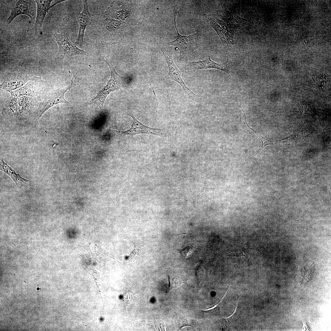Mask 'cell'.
Returning <instances> with one entry per match:
<instances>
[{"instance_id": "3", "label": "cell", "mask_w": 331, "mask_h": 331, "mask_svg": "<svg viewBox=\"0 0 331 331\" xmlns=\"http://www.w3.org/2000/svg\"><path fill=\"white\" fill-rule=\"evenodd\" d=\"M70 84L63 88H58L53 90L48 93L38 105L36 112V117L39 119L48 109L59 103H68L65 99L66 92L76 85V80L74 75H71Z\"/></svg>"}, {"instance_id": "17", "label": "cell", "mask_w": 331, "mask_h": 331, "mask_svg": "<svg viewBox=\"0 0 331 331\" xmlns=\"http://www.w3.org/2000/svg\"><path fill=\"white\" fill-rule=\"evenodd\" d=\"M104 19L105 25L106 29L110 32H115L120 28L121 22L106 15Z\"/></svg>"}, {"instance_id": "12", "label": "cell", "mask_w": 331, "mask_h": 331, "mask_svg": "<svg viewBox=\"0 0 331 331\" xmlns=\"http://www.w3.org/2000/svg\"><path fill=\"white\" fill-rule=\"evenodd\" d=\"M33 77L20 74L9 75L1 84V88L10 92L25 85Z\"/></svg>"}, {"instance_id": "8", "label": "cell", "mask_w": 331, "mask_h": 331, "mask_svg": "<svg viewBox=\"0 0 331 331\" xmlns=\"http://www.w3.org/2000/svg\"><path fill=\"white\" fill-rule=\"evenodd\" d=\"M46 83L40 78L33 76L24 86L10 93L11 96L16 97L36 96L41 91Z\"/></svg>"}, {"instance_id": "4", "label": "cell", "mask_w": 331, "mask_h": 331, "mask_svg": "<svg viewBox=\"0 0 331 331\" xmlns=\"http://www.w3.org/2000/svg\"><path fill=\"white\" fill-rule=\"evenodd\" d=\"M125 114L130 116L133 119V122L131 127L125 131L109 129V130L115 135L122 138H128L132 137L136 135L144 134L156 135L163 138L164 129L153 128L144 125L139 121L132 113Z\"/></svg>"}, {"instance_id": "2", "label": "cell", "mask_w": 331, "mask_h": 331, "mask_svg": "<svg viewBox=\"0 0 331 331\" xmlns=\"http://www.w3.org/2000/svg\"><path fill=\"white\" fill-rule=\"evenodd\" d=\"M103 60L108 65L111 71V77L107 84L97 94L90 102L98 106L101 109L103 107L105 99L109 94L123 86L125 84L124 77L119 75L116 72L112 62L108 59Z\"/></svg>"}, {"instance_id": "1", "label": "cell", "mask_w": 331, "mask_h": 331, "mask_svg": "<svg viewBox=\"0 0 331 331\" xmlns=\"http://www.w3.org/2000/svg\"><path fill=\"white\" fill-rule=\"evenodd\" d=\"M173 7L174 12V21L177 36L175 40L166 43V44L178 48L180 51L179 55L181 57H186L191 54L198 47L199 33L198 31H196L194 33L188 36L181 35L176 25V20L178 8L176 6Z\"/></svg>"}, {"instance_id": "5", "label": "cell", "mask_w": 331, "mask_h": 331, "mask_svg": "<svg viewBox=\"0 0 331 331\" xmlns=\"http://www.w3.org/2000/svg\"><path fill=\"white\" fill-rule=\"evenodd\" d=\"M54 36L59 46L57 57L60 59L76 55H84L88 57L92 55L90 52L84 51L78 48L71 42L65 34H55Z\"/></svg>"}, {"instance_id": "14", "label": "cell", "mask_w": 331, "mask_h": 331, "mask_svg": "<svg viewBox=\"0 0 331 331\" xmlns=\"http://www.w3.org/2000/svg\"><path fill=\"white\" fill-rule=\"evenodd\" d=\"M0 170L10 177L18 188H24L31 183L30 181L22 177L19 174L17 173L1 158H0Z\"/></svg>"}, {"instance_id": "7", "label": "cell", "mask_w": 331, "mask_h": 331, "mask_svg": "<svg viewBox=\"0 0 331 331\" xmlns=\"http://www.w3.org/2000/svg\"><path fill=\"white\" fill-rule=\"evenodd\" d=\"M204 15L210 26L218 35L224 48L229 50H236L234 46L233 36L225 23L219 19L208 17L206 14Z\"/></svg>"}, {"instance_id": "18", "label": "cell", "mask_w": 331, "mask_h": 331, "mask_svg": "<svg viewBox=\"0 0 331 331\" xmlns=\"http://www.w3.org/2000/svg\"><path fill=\"white\" fill-rule=\"evenodd\" d=\"M240 107L241 108V109H242V112H243V113H244V116H245V122L246 124L251 130L253 131L257 135L260 139V140H261V142H262V146H261V148L259 149V150H258L257 153L256 154H255L253 157L256 156L260 152V151H261V150H262V149H263L267 145H272V144L277 143H278V142H279L280 141L283 140H284L288 139L289 138H290V137H287V138H285V139H281V140H277V141H271V140H268V139H266L265 138H264V137H262L261 136V135L257 131H256L254 130V129L252 128L247 123L246 120V116H245V113H244L243 109H242L241 106H240Z\"/></svg>"}, {"instance_id": "13", "label": "cell", "mask_w": 331, "mask_h": 331, "mask_svg": "<svg viewBox=\"0 0 331 331\" xmlns=\"http://www.w3.org/2000/svg\"><path fill=\"white\" fill-rule=\"evenodd\" d=\"M52 0H35L37 6L36 13L35 26L36 28H41L47 13L49 10L57 4L65 0H59L52 5L51 4Z\"/></svg>"}, {"instance_id": "19", "label": "cell", "mask_w": 331, "mask_h": 331, "mask_svg": "<svg viewBox=\"0 0 331 331\" xmlns=\"http://www.w3.org/2000/svg\"><path fill=\"white\" fill-rule=\"evenodd\" d=\"M302 323H303V325L302 329H303V330L305 329V330H309V329L308 328V327L306 325V323H304L303 321H302Z\"/></svg>"}, {"instance_id": "11", "label": "cell", "mask_w": 331, "mask_h": 331, "mask_svg": "<svg viewBox=\"0 0 331 331\" xmlns=\"http://www.w3.org/2000/svg\"><path fill=\"white\" fill-rule=\"evenodd\" d=\"M189 64L192 68L195 70L215 69L225 72L230 76V64L228 61L223 63H217L212 60L209 56L207 58L203 60L190 62Z\"/></svg>"}, {"instance_id": "16", "label": "cell", "mask_w": 331, "mask_h": 331, "mask_svg": "<svg viewBox=\"0 0 331 331\" xmlns=\"http://www.w3.org/2000/svg\"><path fill=\"white\" fill-rule=\"evenodd\" d=\"M6 113L10 116H18V100L16 97L11 96L6 104Z\"/></svg>"}, {"instance_id": "9", "label": "cell", "mask_w": 331, "mask_h": 331, "mask_svg": "<svg viewBox=\"0 0 331 331\" xmlns=\"http://www.w3.org/2000/svg\"><path fill=\"white\" fill-rule=\"evenodd\" d=\"M35 1L18 0L11 10L10 14L6 20V23H10L17 16L25 14L31 20L34 19L36 15Z\"/></svg>"}, {"instance_id": "6", "label": "cell", "mask_w": 331, "mask_h": 331, "mask_svg": "<svg viewBox=\"0 0 331 331\" xmlns=\"http://www.w3.org/2000/svg\"><path fill=\"white\" fill-rule=\"evenodd\" d=\"M160 50L164 55L169 68V73L166 78L178 83L188 95H195L196 94L188 88L182 79L181 72L174 62L173 50L168 47H163Z\"/></svg>"}, {"instance_id": "15", "label": "cell", "mask_w": 331, "mask_h": 331, "mask_svg": "<svg viewBox=\"0 0 331 331\" xmlns=\"http://www.w3.org/2000/svg\"><path fill=\"white\" fill-rule=\"evenodd\" d=\"M18 117H27L32 113L35 114L36 117L37 108H34L27 96H23L18 98Z\"/></svg>"}, {"instance_id": "10", "label": "cell", "mask_w": 331, "mask_h": 331, "mask_svg": "<svg viewBox=\"0 0 331 331\" xmlns=\"http://www.w3.org/2000/svg\"><path fill=\"white\" fill-rule=\"evenodd\" d=\"M83 9L82 12H79L77 15V19L79 24V32L77 39L75 42L76 45L81 47L83 45L84 33L86 27L92 24L91 16L89 12L87 1L83 0Z\"/></svg>"}]
</instances>
